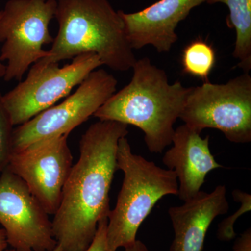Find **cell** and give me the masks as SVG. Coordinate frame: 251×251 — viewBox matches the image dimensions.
Segmentation results:
<instances>
[{"label":"cell","instance_id":"cell-1","mask_svg":"<svg viewBox=\"0 0 251 251\" xmlns=\"http://www.w3.org/2000/svg\"><path fill=\"white\" fill-rule=\"evenodd\" d=\"M128 133L125 124L99 120L81 137L80 156L72 166L52 221L54 239L63 251L87 250L99 221L108 218L118 143Z\"/></svg>","mask_w":251,"mask_h":251},{"label":"cell","instance_id":"cell-2","mask_svg":"<svg viewBox=\"0 0 251 251\" xmlns=\"http://www.w3.org/2000/svg\"><path fill=\"white\" fill-rule=\"evenodd\" d=\"M132 69L129 83L112 94L94 117L135 126L145 134L149 151L161 153L172 145L175 123L192 87L179 81L170 83L166 72L148 57L136 60Z\"/></svg>","mask_w":251,"mask_h":251},{"label":"cell","instance_id":"cell-3","mask_svg":"<svg viewBox=\"0 0 251 251\" xmlns=\"http://www.w3.org/2000/svg\"><path fill=\"white\" fill-rule=\"evenodd\" d=\"M54 18L58 33L41 60L59 63L94 53L103 65L120 72L132 69L136 62L120 11L108 0H57Z\"/></svg>","mask_w":251,"mask_h":251},{"label":"cell","instance_id":"cell-4","mask_svg":"<svg viewBox=\"0 0 251 251\" xmlns=\"http://www.w3.org/2000/svg\"><path fill=\"white\" fill-rule=\"evenodd\" d=\"M117 167L123 172L124 180L116 206L108 216L109 251L135 242L140 226L155 204L164 196H177L179 189L175 172L133 153L126 137L119 141Z\"/></svg>","mask_w":251,"mask_h":251},{"label":"cell","instance_id":"cell-5","mask_svg":"<svg viewBox=\"0 0 251 251\" xmlns=\"http://www.w3.org/2000/svg\"><path fill=\"white\" fill-rule=\"evenodd\" d=\"M179 119L198 133L214 128L232 143H250L251 75L244 73L226 83L192 87Z\"/></svg>","mask_w":251,"mask_h":251},{"label":"cell","instance_id":"cell-6","mask_svg":"<svg viewBox=\"0 0 251 251\" xmlns=\"http://www.w3.org/2000/svg\"><path fill=\"white\" fill-rule=\"evenodd\" d=\"M56 9L57 0H9L0 11L5 81H21L29 67L47 56L44 46L53 42L49 25Z\"/></svg>","mask_w":251,"mask_h":251},{"label":"cell","instance_id":"cell-7","mask_svg":"<svg viewBox=\"0 0 251 251\" xmlns=\"http://www.w3.org/2000/svg\"><path fill=\"white\" fill-rule=\"evenodd\" d=\"M101 66L94 53L80 54L62 67L59 63L36 62L24 81L1 95V103L11 124L14 126L23 125L56 105Z\"/></svg>","mask_w":251,"mask_h":251},{"label":"cell","instance_id":"cell-8","mask_svg":"<svg viewBox=\"0 0 251 251\" xmlns=\"http://www.w3.org/2000/svg\"><path fill=\"white\" fill-rule=\"evenodd\" d=\"M116 78L104 69H96L62 103L54 105L14 128L13 152L34 144L69 135L87 121L116 92Z\"/></svg>","mask_w":251,"mask_h":251},{"label":"cell","instance_id":"cell-9","mask_svg":"<svg viewBox=\"0 0 251 251\" xmlns=\"http://www.w3.org/2000/svg\"><path fill=\"white\" fill-rule=\"evenodd\" d=\"M27 185L6 167L0 175V224L16 251H52V221Z\"/></svg>","mask_w":251,"mask_h":251},{"label":"cell","instance_id":"cell-10","mask_svg":"<svg viewBox=\"0 0 251 251\" xmlns=\"http://www.w3.org/2000/svg\"><path fill=\"white\" fill-rule=\"evenodd\" d=\"M65 135L13 152L7 168L27 185L49 215L58 209L63 188L73 166Z\"/></svg>","mask_w":251,"mask_h":251},{"label":"cell","instance_id":"cell-11","mask_svg":"<svg viewBox=\"0 0 251 251\" xmlns=\"http://www.w3.org/2000/svg\"><path fill=\"white\" fill-rule=\"evenodd\" d=\"M207 0H159L138 12L120 11L126 35L133 50L151 46L168 52L178 40L176 29L194 8Z\"/></svg>","mask_w":251,"mask_h":251},{"label":"cell","instance_id":"cell-12","mask_svg":"<svg viewBox=\"0 0 251 251\" xmlns=\"http://www.w3.org/2000/svg\"><path fill=\"white\" fill-rule=\"evenodd\" d=\"M183 125L175 130L173 147L165 153L163 163L175 172L177 178L178 197L186 202L196 196L204 184L206 175L223 168L209 149V136Z\"/></svg>","mask_w":251,"mask_h":251},{"label":"cell","instance_id":"cell-13","mask_svg":"<svg viewBox=\"0 0 251 251\" xmlns=\"http://www.w3.org/2000/svg\"><path fill=\"white\" fill-rule=\"evenodd\" d=\"M229 206L226 186L219 185L212 192L201 191L182 205L169 208L175 232L170 251H202L211 223Z\"/></svg>","mask_w":251,"mask_h":251},{"label":"cell","instance_id":"cell-14","mask_svg":"<svg viewBox=\"0 0 251 251\" xmlns=\"http://www.w3.org/2000/svg\"><path fill=\"white\" fill-rule=\"evenodd\" d=\"M209 4L222 3L228 8L227 22L236 31L233 57L244 73L251 69V0H207Z\"/></svg>","mask_w":251,"mask_h":251},{"label":"cell","instance_id":"cell-15","mask_svg":"<svg viewBox=\"0 0 251 251\" xmlns=\"http://www.w3.org/2000/svg\"><path fill=\"white\" fill-rule=\"evenodd\" d=\"M216 62L215 50L211 44L201 38L191 41L185 46L181 53L183 73L201 79L204 82H209V75Z\"/></svg>","mask_w":251,"mask_h":251},{"label":"cell","instance_id":"cell-16","mask_svg":"<svg viewBox=\"0 0 251 251\" xmlns=\"http://www.w3.org/2000/svg\"><path fill=\"white\" fill-rule=\"evenodd\" d=\"M232 196L236 202L240 203L241 206L232 215L223 220L218 226L217 237L222 242H229L236 237L234 226L238 219L243 214L249 212L251 209V195L239 189L232 191Z\"/></svg>","mask_w":251,"mask_h":251},{"label":"cell","instance_id":"cell-17","mask_svg":"<svg viewBox=\"0 0 251 251\" xmlns=\"http://www.w3.org/2000/svg\"><path fill=\"white\" fill-rule=\"evenodd\" d=\"M0 94V175L9 164L13 153L12 133L14 126L10 121L1 101Z\"/></svg>","mask_w":251,"mask_h":251},{"label":"cell","instance_id":"cell-18","mask_svg":"<svg viewBox=\"0 0 251 251\" xmlns=\"http://www.w3.org/2000/svg\"><path fill=\"white\" fill-rule=\"evenodd\" d=\"M108 221V218H105L99 221L95 237L85 251H109L106 238Z\"/></svg>","mask_w":251,"mask_h":251},{"label":"cell","instance_id":"cell-19","mask_svg":"<svg viewBox=\"0 0 251 251\" xmlns=\"http://www.w3.org/2000/svg\"><path fill=\"white\" fill-rule=\"evenodd\" d=\"M233 251H251V229H247L234 242Z\"/></svg>","mask_w":251,"mask_h":251},{"label":"cell","instance_id":"cell-20","mask_svg":"<svg viewBox=\"0 0 251 251\" xmlns=\"http://www.w3.org/2000/svg\"><path fill=\"white\" fill-rule=\"evenodd\" d=\"M125 251H149L148 247L140 240H135V242L125 248Z\"/></svg>","mask_w":251,"mask_h":251},{"label":"cell","instance_id":"cell-21","mask_svg":"<svg viewBox=\"0 0 251 251\" xmlns=\"http://www.w3.org/2000/svg\"><path fill=\"white\" fill-rule=\"evenodd\" d=\"M8 247L4 229H0V251H4Z\"/></svg>","mask_w":251,"mask_h":251},{"label":"cell","instance_id":"cell-22","mask_svg":"<svg viewBox=\"0 0 251 251\" xmlns=\"http://www.w3.org/2000/svg\"><path fill=\"white\" fill-rule=\"evenodd\" d=\"M5 74V64L0 60V77H4Z\"/></svg>","mask_w":251,"mask_h":251},{"label":"cell","instance_id":"cell-23","mask_svg":"<svg viewBox=\"0 0 251 251\" xmlns=\"http://www.w3.org/2000/svg\"><path fill=\"white\" fill-rule=\"evenodd\" d=\"M4 251H15L14 249H10V250H6H6H5ZM52 251H63V250H62V248L60 247V246H59V245H58V244H57V247L54 248L53 250H52Z\"/></svg>","mask_w":251,"mask_h":251},{"label":"cell","instance_id":"cell-24","mask_svg":"<svg viewBox=\"0 0 251 251\" xmlns=\"http://www.w3.org/2000/svg\"><path fill=\"white\" fill-rule=\"evenodd\" d=\"M0 94H1V93H0Z\"/></svg>","mask_w":251,"mask_h":251}]
</instances>
